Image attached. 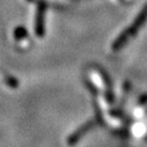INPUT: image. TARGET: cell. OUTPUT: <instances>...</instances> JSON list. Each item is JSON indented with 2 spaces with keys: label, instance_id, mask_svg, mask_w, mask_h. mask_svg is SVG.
I'll use <instances>...</instances> for the list:
<instances>
[{
  "label": "cell",
  "instance_id": "obj_1",
  "mask_svg": "<svg viewBox=\"0 0 147 147\" xmlns=\"http://www.w3.org/2000/svg\"><path fill=\"white\" fill-rule=\"evenodd\" d=\"M146 13H147V11L141 13V16H138V19L134 22V24H133L130 28L125 30V31L121 34L120 36L117 38L116 42H113V45H112V49H113V50H119L120 48H122L126 42H129L130 38H132V37L136 34L137 31H138V28L142 26L143 22H144L145 18H146Z\"/></svg>",
  "mask_w": 147,
  "mask_h": 147
},
{
  "label": "cell",
  "instance_id": "obj_2",
  "mask_svg": "<svg viewBox=\"0 0 147 147\" xmlns=\"http://www.w3.org/2000/svg\"><path fill=\"white\" fill-rule=\"evenodd\" d=\"M95 125H96L95 119H90V120L87 121L86 123L82 124L76 131H74L73 133L70 135V137L68 138V144L70 146H73L74 144H76V143L79 142L80 140L84 136L86 133H88L90 130H93V127H94Z\"/></svg>",
  "mask_w": 147,
  "mask_h": 147
},
{
  "label": "cell",
  "instance_id": "obj_3",
  "mask_svg": "<svg viewBox=\"0 0 147 147\" xmlns=\"http://www.w3.org/2000/svg\"><path fill=\"white\" fill-rule=\"evenodd\" d=\"M44 12H45V5H42L37 10L36 23H35V33L37 36L42 37L45 34V24H44Z\"/></svg>",
  "mask_w": 147,
  "mask_h": 147
},
{
  "label": "cell",
  "instance_id": "obj_4",
  "mask_svg": "<svg viewBox=\"0 0 147 147\" xmlns=\"http://www.w3.org/2000/svg\"><path fill=\"white\" fill-rule=\"evenodd\" d=\"M14 36H16V39H21L22 37L26 36V31L24 28H22V27H19L14 32Z\"/></svg>",
  "mask_w": 147,
  "mask_h": 147
},
{
  "label": "cell",
  "instance_id": "obj_5",
  "mask_svg": "<svg viewBox=\"0 0 147 147\" xmlns=\"http://www.w3.org/2000/svg\"><path fill=\"white\" fill-rule=\"evenodd\" d=\"M7 82H8V83H9V85H10V86H12V87H16V86H18V82H16V80L13 79V78L8 76V78H7Z\"/></svg>",
  "mask_w": 147,
  "mask_h": 147
}]
</instances>
